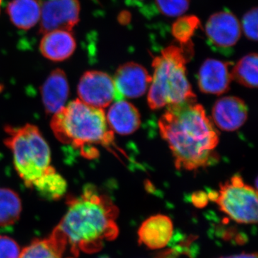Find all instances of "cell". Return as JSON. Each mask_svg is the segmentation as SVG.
<instances>
[{"mask_svg":"<svg viewBox=\"0 0 258 258\" xmlns=\"http://www.w3.org/2000/svg\"><path fill=\"white\" fill-rule=\"evenodd\" d=\"M159 128L179 170H197L217 160L220 136L197 98L168 106Z\"/></svg>","mask_w":258,"mask_h":258,"instance_id":"6da1fadb","label":"cell"},{"mask_svg":"<svg viewBox=\"0 0 258 258\" xmlns=\"http://www.w3.org/2000/svg\"><path fill=\"white\" fill-rule=\"evenodd\" d=\"M67 205V212L56 229L67 240L75 257L79 250L86 253L98 252L104 242L116 238L118 208L94 186H87L81 195L69 197Z\"/></svg>","mask_w":258,"mask_h":258,"instance_id":"7a4b0ae2","label":"cell"},{"mask_svg":"<svg viewBox=\"0 0 258 258\" xmlns=\"http://www.w3.org/2000/svg\"><path fill=\"white\" fill-rule=\"evenodd\" d=\"M50 126L60 143L79 149L87 159L98 157L95 145L110 147L114 142V133L108 126L104 111L79 99L70 102L52 115Z\"/></svg>","mask_w":258,"mask_h":258,"instance_id":"3957f363","label":"cell"},{"mask_svg":"<svg viewBox=\"0 0 258 258\" xmlns=\"http://www.w3.org/2000/svg\"><path fill=\"white\" fill-rule=\"evenodd\" d=\"M194 54L191 42L169 45L154 57L152 83L148 93V104L157 110L169 105L196 99L186 77V64Z\"/></svg>","mask_w":258,"mask_h":258,"instance_id":"277c9868","label":"cell"},{"mask_svg":"<svg viewBox=\"0 0 258 258\" xmlns=\"http://www.w3.org/2000/svg\"><path fill=\"white\" fill-rule=\"evenodd\" d=\"M5 144L13 156L15 170L28 187L55 169L51 166L50 147L35 125L5 127Z\"/></svg>","mask_w":258,"mask_h":258,"instance_id":"5b68a950","label":"cell"},{"mask_svg":"<svg viewBox=\"0 0 258 258\" xmlns=\"http://www.w3.org/2000/svg\"><path fill=\"white\" fill-rule=\"evenodd\" d=\"M215 202L222 212L237 223L257 222V191L240 175L232 176L220 184Z\"/></svg>","mask_w":258,"mask_h":258,"instance_id":"8992f818","label":"cell"},{"mask_svg":"<svg viewBox=\"0 0 258 258\" xmlns=\"http://www.w3.org/2000/svg\"><path fill=\"white\" fill-rule=\"evenodd\" d=\"M79 100L95 108H106L116 100L113 80L106 73L90 71L85 73L78 86Z\"/></svg>","mask_w":258,"mask_h":258,"instance_id":"52a82bcc","label":"cell"},{"mask_svg":"<svg viewBox=\"0 0 258 258\" xmlns=\"http://www.w3.org/2000/svg\"><path fill=\"white\" fill-rule=\"evenodd\" d=\"M79 0H48L41 6L40 32L53 30L71 31L80 21Z\"/></svg>","mask_w":258,"mask_h":258,"instance_id":"ba28073f","label":"cell"},{"mask_svg":"<svg viewBox=\"0 0 258 258\" xmlns=\"http://www.w3.org/2000/svg\"><path fill=\"white\" fill-rule=\"evenodd\" d=\"M113 83L116 101L143 96L152 83V77L142 64L134 62L120 66L115 71Z\"/></svg>","mask_w":258,"mask_h":258,"instance_id":"9c48e42d","label":"cell"},{"mask_svg":"<svg viewBox=\"0 0 258 258\" xmlns=\"http://www.w3.org/2000/svg\"><path fill=\"white\" fill-rule=\"evenodd\" d=\"M205 32L214 45L230 47L240 40L242 29L240 21L233 13L221 11L210 17L205 25Z\"/></svg>","mask_w":258,"mask_h":258,"instance_id":"30bf717a","label":"cell"},{"mask_svg":"<svg viewBox=\"0 0 258 258\" xmlns=\"http://www.w3.org/2000/svg\"><path fill=\"white\" fill-rule=\"evenodd\" d=\"M212 116L217 128L225 132H235L247 120L248 108L243 100L238 97L225 96L215 102Z\"/></svg>","mask_w":258,"mask_h":258,"instance_id":"8fae6325","label":"cell"},{"mask_svg":"<svg viewBox=\"0 0 258 258\" xmlns=\"http://www.w3.org/2000/svg\"><path fill=\"white\" fill-rule=\"evenodd\" d=\"M230 62L208 58L202 64L198 74L200 91L208 94L222 95L230 90L232 81Z\"/></svg>","mask_w":258,"mask_h":258,"instance_id":"7c38bea8","label":"cell"},{"mask_svg":"<svg viewBox=\"0 0 258 258\" xmlns=\"http://www.w3.org/2000/svg\"><path fill=\"white\" fill-rule=\"evenodd\" d=\"M173 222L166 215H157L146 220L139 227V242L148 248H164L173 235Z\"/></svg>","mask_w":258,"mask_h":258,"instance_id":"4fadbf2b","label":"cell"},{"mask_svg":"<svg viewBox=\"0 0 258 258\" xmlns=\"http://www.w3.org/2000/svg\"><path fill=\"white\" fill-rule=\"evenodd\" d=\"M42 101L47 114H55L66 106L69 95L67 76L60 69L49 75L41 87Z\"/></svg>","mask_w":258,"mask_h":258,"instance_id":"5bb4252c","label":"cell"},{"mask_svg":"<svg viewBox=\"0 0 258 258\" xmlns=\"http://www.w3.org/2000/svg\"><path fill=\"white\" fill-rule=\"evenodd\" d=\"M106 115L112 132L120 135H129L137 132L142 122L139 110L124 99L115 101Z\"/></svg>","mask_w":258,"mask_h":258,"instance_id":"9a60e30c","label":"cell"},{"mask_svg":"<svg viewBox=\"0 0 258 258\" xmlns=\"http://www.w3.org/2000/svg\"><path fill=\"white\" fill-rule=\"evenodd\" d=\"M76 40L71 31L53 30L44 34L40 44L44 57L54 62L67 60L74 53Z\"/></svg>","mask_w":258,"mask_h":258,"instance_id":"2e32d148","label":"cell"},{"mask_svg":"<svg viewBox=\"0 0 258 258\" xmlns=\"http://www.w3.org/2000/svg\"><path fill=\"white\" fill-rule=\"evenodd\" d=\"M68 245L64 236L55 228L48 238L32 241L20 252V258H62Z\"/></svg>","mask_w":258,"mask_h":258,"instance_id":"e0dca14e","label":"cell"},{"mask_svg":"<svg viewBox=\"0 0 258 258\" xmlns=\"http://www.w3.org/2000/svg\"><path fill=\"white\" fill-rule=\"evenodd\" d=\"M7 13L17 28L28 30L40 20L41 5L37 0H13L8 5Z\"/></svg>","mask_w":258,"mask_h":258,"instance_id":"ac0fdd59","label":"cell"},{"mask_svg":"<svg viewBox=\"0 0 258 258\" xmlns=\"http://www.w3.org/2000/svg\"><path fill=\"white\" fill-rule=\"evenodd\" d=\"M21 212V200L18 193L8 188H0V227L14 225Z\"/></svg>","mask_w":258,"mask_h":258,"instance_id":"d6986e66","label":"cell"},{"mask_svg":"<svg viewBox=\"0 0 258 258\" xmlns=\"http://www.w3.org/2000/svg\"><path fill=\"white\" fill-rule=\"evenodd\" d=\"M258 56L252 52L241 58L231 70L232 80L246 88L257 87Z\"/></svg>","mask_w":258,"mask_h":258,"instance_id":"ffe728a7","label":"cell"},{"mask_svg":"<svg viewBox=\"0 0 258 258\" xmlns=\"http://www.w3.org/2000/svg\"><path fill=\"white\" fill-rule=\"evenodd\" d=\"M32 188L42 198L49 200H57L66 193L67 184L64 178L53 169L39 180Z\"/></svg>","mask_w":258,"mask_h":258,"instance_id":"44dd1931","label":"cell"},{"mask_svg":"<svg viewBox=\"0 0 258 258\" xmlns=\"http://www.w3.org/2000/svg\"><path fill=\"white\" fill-rule=\"evenodd\" d=\"M201 23L195 15H185L176 19L171 27V33L181 45L189 43Z\"/></svg>","mask_w":258,"mask_h":258,"instance_id":"7402d4cb","label":"cell"},{"mask_svg":"<svg viewBox=\"0 0 258 258\" xmlns=\"http://www.w3.org/2000/svg\"><path fill=\"white\" fill-rule=\"evenodd\" d=\"M161 14L169 18H179L187 11L190 0H155Z\"/></svg>","mask_w":258,"mask_h":258,"instance_id":"603a6c76","label":"cell"},{"mask_svg":"<svg viewBox=\"0 0 258 258\" xmlns=\"http://www.w3.org/2000/svg\"><path fill=\"white\" fill-rule=\"evenodd\" d=\"M257 8H254L244 15L241 23L242 32L252 41L257 40Z\"/></svg>","mask_w":258,"mask_h":258,"instance_id":"cb8c5ba5","label":"cell"},{"mask_svg":"<svg viewBox=\"0 0 258 258\" xmlns=\"http://www.w3.org/2000/svg\"><path fill=\"white\" fill-rule=\"evenodd\" d=\"M20 249L11 237L0 235V258H20Z\"/></svg>","mask_w":258,"mask_h":258,"instance_id":"d4e9b609","label":"cell"},{"mask_svg":"<svg viewBox=\"0 0 258 258\" xmlns=\"http://www.w3.org/2000/svg\"><path fill=\"white\" fill-rule=\"evenodd\" d=\"M220 258H257V253H242L236 254V255L228 256V257Z\"/></svg>","mask_w":258,"mask_h":258,"instance_id":"484cf974","label":"cell"},{"mask_svg":"<svg viewBox=\"0 0 258 258\" xmlns=\"http://www.w3.org/2000/svg\"><path fill=\"white\" fill-rule=\"evenodd\" d=\"M126 14V13H121V14H120V16L118 17V19H119V22L120 23L123 24L128 23V21H127V19L130 20V16L127 17Z\"/></svg>","mask_w":258,"mask_h":258,"instance_id":"4316f807","label":"cell"},{"mask_svg":"<svg viewBox=\"0 0 258 258\" xmlns=\"http://www.w3.org/2000/svg\"><path fill=\"white\" fill-rule=\"evenodd\" d=\"M2 2H3V0H0V8H1Z\"/></svg>","mask_w":258,"mask_h":258,"instance_id":"83f0119b","label":"cell"},{"mask_svg":"<svg viewBox=\"0 0 258 258\" xmlns=\"http://www.w3.org/2000/svg\"><path fill=\"white\" fill-rule=\"evenodd\" d=\"M102 258H108V257H102Z\"/></svg>","mask_w":258,"mask_h":258,"instance_id":"f1b7e54d","label":"cell"}]
</instances>
